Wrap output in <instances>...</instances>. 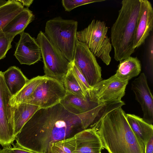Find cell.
Returning <instances> with one entry per match:
<instances>
[{
  "label": "cell",
  "mask_w": 153,
  "mask_h": 153,
  "mask_svg": "<svg viewBox=\"0 0 153 153\" xmlns=\"http://www.w3.org/2000/svg\"><path fill=\"white\" fill-rule=\"evenodd\" d=\"M47 153H67L57 146L54 143L50 144Z\"/></svg>",
  "instance_id": "cell-30"
},
{
  "label": "cell",
  "mask_w": 153,
  "mask_h": 153,
  "mask_svg": "<svg viewBox=\"0 0 153 153\" xmlns=\"http://www.w3.org/2000/svg\"><path fill=\"white\" fill-rule=\"evenodd\" d=\"M24 8L17 0H9L0 6V29L2 30Z\"/></svg>",
  "instance_id": "cell-21"
},
{
  "label": "cell",
  "mask_w": 153,
  "mask_h": 153,
  "mask_svg": "<svg viewBox=\"0 0 153 153\" xmlns=\"http://www.w3.org/2000/svg\"><path fill=\"white\" fill-rule=\"evenodd\" d=\"M73 61L91 87L102 80L101 68L96 57L84 43L76 41Z\"/></svg>",
  "instance_id": "cell-9"
},
{
  "label": "cell",
  "mask_w": 153,
  "mask_h": 153,
  "mask_svg": "<svg viewBox=\"0 0 153 153\" xmlns=\"http://www.w3.org/2000/svg\"><path fill=\"white\" fill-rule=\"evenodd\" d=\"M97 107L76 115L60 103L40 108L16 135L17 146L31 151L47 153L50 144L73 136L92 124L98 117Z\"/></svg>",
  "instance_id": "cell-1"
},
{
  "label": "cell",
  "mask_w": 153,
  "mask_h": 153,
  "mask_svg": "<svg viewBox=\"0 0 153 153\" xmlns=\"http://www.w3.org/2000/svg\"><path fill=\"white\" fill-rule=\"evenodd\" d=\"M74 137L76 143L74 153H101L104 149L100 137L93 128L83 130Z\"/></svg>",
  "instance_id": "cell-14"
},
{
  "label": "cell",
  "mask_w": 153,
  "mask_h": 153,
  "mask_svg": "<svg viewBox=\"0 0 153 153\" xmlns=\"http://www.w3.org/2000/svg\"><path fill=\"white\" fill-rule=\"evenodd\" d=\"M20 34V38L16 45L14 54L20 63L30 65L40 60L41 49L36 39L24 32Z\"/></svg>",
  "instance_id": "cell-12"
},
{
  "label": "cell",
  "mask_w": 153,
  "mask_h": 153,
  "mask_svg": "<svg viewBox=\"0 0 153 153\" xmlns=\"http://www.w3.org/2000/svg\"><path fill=\"white\" fill-rule=\"evenodd\" d=\"M36 39L41 48L45 75L62 82L69 69L70 62L43 32L40 31Z\"/></svg>",
  "instance_id": "cell-6"
},
{
  "label": "cell",
  "mask_w": 153,
  "mask_h": 153,
  "mask_svg": "<svg viewBox=\"0 0 153 153\" xmlns=\"http://www.w3.org/2000/svg\"><path fill=\"white\" fill-rule=\"evenodd\" d=\"M7 1L5 0H0V6L5 4Z\"/></svg>",
  "instance_id": "cell-34"
},
{
  "label": "cell",
  "mask_w": 153,
  "mask_h": 153,
  "mask_svg": "<svg viewBox=\"0 0 153 153\" xmlns=\"http://www.w3.org/2000/svg\"><path fill=\"white\" fill-rule=\"evenodd\" d=\"M62 82L66 94L72 95L85 100H88L70 66Z\"/></svg>",
  "instance_id": "cell-23"
},
{
  "label": "cell",
  "mask_w": 153,
  "mask_h": 153,
  "mask_svg": "<svg viewBox=\"0 0 153 153\" xmlns=\"http://www.w3.org/2000/svg\"><path fill=\"white\" fill-rule=\"evenodd\" d=\"M0 153H7L6 147H4L2 149H0Z\"/></svg>",
  "instance_id": "cell-33"
},
{
  "label": "cell",
  "mask_w": 153,
  "mask_h": 153,
  "mask_svg": "<svg viewBox=\"0 0 153 153\" xmlns=\"http://www.w3.org/2000/svg\"><path fill=\"white\" fill-rule=\"evenodd\" d=\"M128 83L120 80L114 74L92 87L89 100L98 105L121 101Z\"/></svg>",
  "instance_id": "cell-10"
},
{
  "label": "cell",
  "mask_w": 153,
  "mask_h": 153,
  "mask_svg": "<svg viewBox=\"0 0 153 153\" xmlns=\"http://www.w3.org/2000/svg\"><path fill=\"white\" fill-rule=\"evenodd\" d=\"M108 30L104 21L94 19L86 27L76 33L77 40L85 44L94 56L107 65L111 60L110 53L112 48Z\"/></svg>",
  "instance_id": "cell-5"
},
{
  "label": "cell",
  "mask_w": 153,
  "mask_h": 153,
  "mask_svg": "<svg viewBox=\"0 0 153 153\" xmlns=\"http://www.w3.org/2000/svg\"><path fill=\"white\" fill-rule=\"evenodd\" d=\"M2 32H3L2 30L1 29H0V34H1Z\"/></svg>",
  "instance_id": "cell-35"
},
{
  "label": "cell",
  "mask_w": 153,
  "mask_h": 153,
  "mask_svg": "<svg viewBox=\"0 0 153 153\" xmlns=\"http://www.w3.org/2000/svg\"><path fill=\"white\" fill-rule=\"evenodd\" d=\"M104 0H62V3L65 10L70 11L74 8L81 6L90 3L100 2L104 1Z\"/></svg>",
  "instance_id": "cell-26"
},
{
  "label": "cell",
  "mask_w": 153,
  "mask_h": 153,
  "mask_svg": "<svg viewBox=\"0 0 153 153\" xmlns=\"http://www.w3.org/2000/svg\"><path fill=\"white\" fill-rule=\"evenodd\" d=\"M78 25L77 21L60 16L48 20L45 25V34L70 62L73 60Z\"/></svg>",
  "instance_id": "cell-4"
},
{
  "label": "cell",
  "mask_w": 153,
  "mask_h": 153,
  "mask_svg": "<svg viewBox=\"0 0 153 153\" xmlns=\"http://www.w3.org/2000/svg\"><path fill=\"white\" fill-rule=\"evenodd\" d=\"M70 66L89 100L91 87L88 84L83 75L75 64L73 60L70 62Z\"/></svg>",
  "instance_id": "cell-24"
},
{
  "label": "cell",
  "mask_w": 153,
  "mask_h": 153,
  "mask_svg": "<svg viewBox=\"0 0 153 153\" xmlns=\"http://www.w3.org/2000/svg\"><path fill=\"white\" fill-rule=\"evenodd\" d=\"M66 95L62 82L47 77L24 103L38 106L40 108H46L60 103Z\"/></svg>",
  "instance_id": "cell-7"
},
{
  "label": "cell",
  "mask_w": 153,
  "mask_h": 153,
  "mask_svg": "<svg viewBox=\"0 0 153 153\" xmlns=\"http://www.w3.org/2000/svg\"><path fill=\"white\" fill-rule=\"evenodd\" d=\"M91 127L109 153H145V145L131 128L122 107L108 106Z\"/></svg>",
  "instance_id": "cell-2"
},
{
  "label": "cell",
  "mask_w": 153,
  "mask_h": 153,
  "mask_svg": "<svg viewBox=\"0 0 153 153\" xmlns=\"http://www.w3.org/2000/svg\"><path fill=\"white\" fill-rule=\"evenodd\" d=\"M47 76H38L29 80L24 87L15 96H12L10 100L12 105L25 102L29 98L38 85Z\"/></svg>",
  "instance_id": "cell-22"
},
{
  "label": "cell",
  "mask_w": 153,
  "mask_h": 153,
  "mask_svg": "<svg viewBox=\"0 0 153 153\" xmlns=\"http://www.w3.org/2000/svg\"><path fill=\"white\" fill-rule=\"evenodd\" d=\"M127 122L135 135L145 145L153 135V126L145 122L140 117L134 114H126Z\"/></svg>",
  "instance_id": "cell-20"
},
{
  "label": "cell",
  "mask_w": 153,
  "mask_h": 153,
  "mask_svg": "<svg viewBox=\"0 0 153 153\" xmlns=\"http://www.w3.org/2000/svg\"><path fill=\"white\" fill-rule=\"evenodd\" d=\"M34 15L28 8L23 10L3 29L5 34L13 38L24 32L28 25L34 19Z\"/></svg>",
  "instance_id": "cell-15"
},
{
  "label": "cell",
  "mask_w": 153,
  "mask_h": 153,
  "mask_svg": "<svg viewBox=\"0 0 153 153\" xmlns=\"http://www.w3.org/2000/svg\"><path fill=\"white\" fill-rule=\"evenodd\" d=\"M145 153H153V135L151 137L145 145Z\"/></svg>",
  "instance_id": "cell-31"
},
{
  "label": "cell",
  "mask_w": 153,
  "mask_h": 153,
  "mask_svg": "<svg viewBox=\"0 0 153 153\" xmlns=\"http://www.w3.org/2000/svg\"><path fill=\"white\" fill-rule=\"evenodd\" d=\"M131 89L135 94L136 100L141 105L143 113V119L147 123L153 125V96L144 73H141L132 82Z\"/></svg>",
  "instance_id": "cell-11"
},
{
  "label": "cell",
  "mask_w": 153,
  "mask_h": 153,
  "mask_svg": "<svg viewBox=\"0 0 153 153\" xmlns=\"http://www.w3.org/2000/svg\"><path fill=\"white\" fill-rule=\"evenodd\" d=\"M6 147L7 153H39L29 151L17 146L12 147L8 146Z\"/></svg>",
  "instance_id": "cell-29"
},
{
  "label": "cell",
  "mask_w": 153,
  "mask_h": 153,
  "mask_svg": "<svg viewBox=\"0 0 153 153\" xmlns=\"http://www.w3.org/2000/svg\"><path fill=\"white\" fill-rule=\"evenodd\" d=\"M17 1L20 2L24 6H25L27 8L30 6L33 1V0H17Z\"/></svg>",
  "instance_id": "cell-32"
},
{
  "label": "cell",
  "mask_w": 153,
  "mask_h": 153,
  "mask_svg": "<svg viewBox=\"0 0 153 153\" xmlns=\"http://www.w3.org/2000/svg\"><path fill=\"white\" fill-rule=\"evenodd\" d=\"M146 69V72L152 81L153 78V36L150 37L149 43L148 57Z\"/></svg>",
  "instance_id": "cell-27"
},
{
  "label": "cell",
  "mask_w": 153,
  "mask_h": 153,
  "mask_svg": "<svg viewBox=\"0 0 153 153\" xmlns=\"http://www.w3.org/2000/svg\"><path fill=\"white\" fill-rule=\"evenodd\" d=\"M5 84L12 96H15L24 87L29 79L18 67L13 66L3 72Z\"/></svg>",
  "instance_id": "cell-18"
},
{
  "label": "cell",
  "mask_w": 153,
  "mask_h": 153,
  "mask_svg": "<svg viewBox=\"0 0 153 153\" xmlns=\"http://www.w3.org/2000/svg\"><path fill=\"white\" fill-rule=\"evenodd\" d=\"M54 143L67 153H74L76 149V143L74 135Z\"/></svg>",
  "instance_id": "cell-28"
},
{
  "label": "cell",
  "mask_w": 153,
  "mask_h": 153,
  "mask_svg": "<svg viewBox=\"0 0 153 153\" xmlns=\"http://www.w3.org/2000/svg\"><path fill=\"white\" fill-rule=\"evenodd\" d=\"M12 106L16 137L24 125L40 108L38 106L24 102Z\"/></svg>",
  "instance_id": "cell-16"
},
{
  "label": "cell",
  "mask_w": 153,
  "mask_h": 153,
  "mask_svg": "<svg viewBox=\"0 0 153 153\" xmlns=\"http://www.w3.org/2000/svg\"><path fill=\"white\" fill-rule=\"evenodd\" d=\"M12 97L5 83L3 72L0 71V144L10 146L15 139L12 106Z\"/></svg>",
  "instance_id": "cell-8"
},
{
  "label": "cell",
  "mask_w": 153,
  "mask_h": 153,
  "mask_svg": "<svg viewBox=\"0 0 153 153\" xmlns=\"http://www.w3.org/2000/svg\"><path fill=\"white\" fill-rule=\"evenodd\" d=\"M14 38L6 35L3 32L0 34V60L4 58L11 48V42Z\"/></svg>",
  "instance_id": "cell-25"
},
{
  "label": "cell",
  "mask_w": 153,
  "mask_h": 153,
  "mask_svg": "<svg viewBox=\"0 0 153 153\" xmlns=\"http://www.w3.org/2000/svg\"><path fill=\"white\" fill-rule=\"evenodd\" d=\"M140 6L133 42L135 49L145 42L153 28V9L147 0H140Z\"/></svg>",
  "instance_id": "cell-13"
},
{
  "label": "cell",
  "mask_w": 153,
  "mask_h": 153,
  "mask_svg": "<svg viewBox=\"0 0 153 153\" xmlns=\"http://www.w3.org/2000/svg\"><path fill=\"white\" fill-rule=\"evenodd\" d=\"M60 103L69 111L76 115L88 111L99 105L89 100L71 94H66Z\"/></svg>",
  "instance_id": "cell-19"
},
{
  "label": "cell",
  "mask_w": 153,
  "mask_h": 153,
  "mask_svg": "<svg viewBox=\"0 0 153 153\" xmlns=\"http://www.w3.org/2000/svg\"><path fill=\"white\" fill-rule=\"evenodd\" d=\"M120 62L115 75L122 81L128 82L141 71L140 62L137 57L130 56Z\"/></svg>",
  "instance_id": "cell-17"
},
{
  "label": "cell",
  "mask_w": 153,
  "mask_h": 153,
  "mask_svg": "<svg viewBox=\"0 0 153 153\" xmlns=\"http://www.w3.org/2000/svg\"><path fill=\"white\" fill-rule=\"evenodd\" d=\"M118 15L111 30V44L117 61L130 56L133 48L134 35L139 11L140 0H123Z\"/></svg>",
  "instance_id": "cell-3"
}]
</instances>
